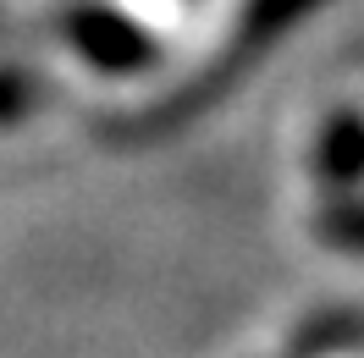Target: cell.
Returning <instances> with one entry per match:
<instances>
[{
  "label": "cell",
  "mask_w": 364,
  "mask_h": 358,
  "mask_svg": "<svg viewBox=\"0 0 364 358\" xmlns=\"http://www.w3.org/2000/svg\"><path fill=\"white\" fill-rule=\"evenodd\" d=\"M50 83L39 72H23V67H0V127H11V121H23L45 105Z\"/></svg>",
  "instance_id": "6"
},
{
  "label": "cell",
  "mask_w": 364,
  "mask_h": 358,
  "mask_svg": "<svg viewBox=\"0 0 364 358\" xmlns=\"http://www.w3.org/2000/svg\"><path fill=\"white\" fill-rule=\"evenodd\" d=\"M315 237L342 248V254H364V199H337L315 215Z\"/></svg>",
  "instance_id": "5"
},
{
  "label": "cell",
  "mask_w": 364,
  "mask_h": 358,
  "mask_svg": "<svg viewBox=\"0 0 364 358\" xmlns=\"http://www.w3.org/2000/svg\"><path fill=\"white\" fill-rule=\"evenodd\" d=\"M364 347V309L337 303V309H315L293 331V358H337Z\"/></svg>",
  "instance_id": "4"
},
{
  "label": "cell",
  "mask_w": 364,
  "mask_h": 358,
  "mask_svg": "<svg viewBox=\"0 0 364 358\" xmlns=\"http://www.w3.org/2000/svg\"><path fill=\"white\" fill-rule=\"evenodd\" d=\"M315 177L320 188L353 193L364 182V116L359 111H331L315 138Z\"/></svg>",
  "instance_id": "3"
},
{
  "label": "cell",
  "mask_w": 364,
  "mask_h": 358,
  "mask_svg": "<svg viewBox=\"0 0 364 358\" xmlns=\"http://www.w3.org/2000/svg\"><path fill=\"white\" fill-rule=\"evenodd\" d=\"M315 6H320V0H249V6H243V28L227 39L221 61H215V67H210L199 83H188V89H182L177 99L166 105V111H160V121H177V116L210 105V99H215V94L232 83V72H243L254 55H259V50L276 39V33H287V28H293L304 11H315Z\"/></svg>",
  "instance_id": "1"
},
{
  "label": "cell",
  "mask_w": 364,
  "mask_h": 358,
  "mask_svg": "<svg viewBox=\"0 0 364 358\" xmlns=\"http://www.w3.org/2000/svg\"><path fill=\"white\" fill-rule=\"evenodd\" d=\"M67 39L94 72H111V77H127L155 61V39L111 6H77L67 17Z\"/></svg>",
  "instance_id": "2"
}]
</instances>
